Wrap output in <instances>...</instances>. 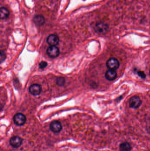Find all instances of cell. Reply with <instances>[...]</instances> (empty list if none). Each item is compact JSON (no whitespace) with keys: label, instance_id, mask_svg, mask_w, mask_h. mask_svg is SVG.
<instances>
[{"label":"cell","instance_id":"8","mask_svg":"<svg viewBox=\"0 0 150 151\" xmlns=\"http://www.w3.org/2000/svg\"><path fill=\"white\" fill-rule=\"evenodd\" d=\"M59 42L60 39L55 35H50L47 39V42L50 46H56V45L59 44Z\"/></svg>","mask_w":150,"mask_h":151},{"label":"cell","instance_id":"12","mask_svg":"<svg viewBox=\"0 0 150 151\" xmlns=\"http://www.w3.org/2000/svg\"><path fill=\"white\" fill-rule=\"evenodd\" d=\"M10 12L9 10L5 7H1L0 9V17L1 19H6L9 17Z\"/></svg>","mask_w":150,"mask_h":151},{"label":"cell","instance_id":"11","mask_svg":"<svg viewBox=\"0 0 150 151\" xmlns=\"http://www.w3.org/2000/svg\"><path fill=\"white\" fill-rule=\"evenodd\" d=\"M117 76V73L115 70H108L105 73V77L109 81H114Z\"/></svg>","mask_w":150,"mask_h":151},{"label":"cell","instance_id":"9","mask_svg":"<svg viewBox=\"0 0 150 151\" xmlns=\"http://www.w3.org/2000/svg\"><path fill=\"white\" fill-rule=\"evenodd\" d=\"M29 92L33 96H38L41 93L42 89L39 84H33L29 87Z\"/></svg>","mask_w":150,"mask_h":151},{"label":"cell","instance_id":"14","mask_svg":"<svg viewBox=\"0 0 150 151\" xmlns=\"http://www.w3.org/2000/svg\"><path fill=\"white\" fill-rule=\"evenodd\" d=\"M66 82V80L65 78L62 76H59L58 77L56 80V84L58 86L60 87H62L64 86Z\"/></svg>","mask_w":150,"mask_h":151},{"label":"cell","instance_id":"5","mask_svg":"<svg viewBox=\"0 0 150 151\" xmlns=\"http://www.w3.org/2000/svg\"><path fill=\"white\" fill-rule=\"evenodd\" d=\"M49 128L51 131L53 133H59L62 129V125L59 121H53L50 123Z\"/></svg>","mask_w":150,"mask_h":151},{"label":"cell","instance_id":"13","mask_svg":"<svg viewBox=\"0 0 150 151\" xmlns=\"http://www.w3.org/2000/svg\"><path fill=\"white\" fill-rule=\"evenodd\" d=\"M132 149L131 145L127 142L122 143L119 146V150L120 151H131Z\"/></svg>","mask_w":150,"mask_h":151},{"label":"cell","instance_id":"7","mask_svg":"<svg viewBox=\"0 0 150 151\" xmlns=\"http://www.w3.org/2000/svg\"><path fill=\"white\" fill-rule=\"evenodd\" d=\"M22 143H23V139L19 137H12L10 139V145L13 148H18L22 145Z\"/></svg>","mask_w":150,"mask_h":151},{"label":"cell","instance_id":"18","mask_svg":"<svg viewBox=\"0 0 150 151\" xmlns=\"http://www.w3.org/2000/svg\"><path fill=\"white\" fill-rule=\"evenodd\" d=\"M149 74H150V71H149Z\"/></svg>","mask_w":150,"mask_h":151},{"label":"cell","instance_id":"15","mask_svg":"<svg viewBox=\"0 0 150 151\" xmlns=\"http://www.w3.org/2000/svg\"><path fill=\"white\" fill-rule=\"evenodd\" d=\"M48 63L46 62L45 61H42L39 64V67L40 69H44V68H45L47 66Z\"/></svg>","mask_w":150,"mask_h":151},{"label":"cell","instance_id":"4","mask_svg":"<svg viewBox=\"0 0 150 151\" xmlns=\"http://www.w3.org/2000/svg\"><path fill=\"white\" fill-rule=\"evenodd\" d=\"M106 65L109 70L115 71L119 69L120 63L118 59L112 58L108 59Z\"/></svg>","mask_w":150,"mask_h":151},{"label":"cell","instance_id":"3","mask_svg":"<svg viewBox=\"0 0 150 151\" xmlns=\"http://www.w3.org/2000/svg\"><path fill=\"white\" fill-rule=\"evenodd\" d=\"M142 104V100L139 97L134 96L130 98L129 101V107L134 109L139 108Z\"/></svg>","mask_w":150,"mask_h":151},{"label":"cell","instance_id":"1","mask_svg":"<svg viewBox=\"0 0 150 151\" xmlns=\"http://www.w3.org/2000/svg\"><path fill=\"white\" fill-rule=\"evenodd\" d=\"M109 27L107 24L102 22H99L95 24L94 30L96 32L101 34H105L108 32Z\"/></svg>","mask_w":150,"mask_h":151},{"label":"cell","instance_id":"16","mask_svg":"<svg viewBox=\"0 0 150 151\" xmlns=\"http://www.w3.org/2000/svg\"><path fill=\"white\" fill-rule=\"evenodd\" d=\"M137 74H138L139 76H140V77L142 78V79H145V78H146V76L145 75V73H144L143 71H138L137 72Z\"/></svg>","mask_w":150,"mask_h":151},{"label":"cell","instance_id":"2","mask_svg":"<svg viewBox=\"0 0 150 151\" xmlns=\"http://www.w3.org/2000/svg\"><path fill=\"white\" fill-rule=\"evenodd\" d=\"M26 121V118L25 115L20 113L16 114L13 117V122L17 126H23L25 124Z\"/></svg>","mask_w":150,"mask_h":151},{"label":"cell","instance_id":"6","mask_svg":"<svg viewBox=\"0 0 150 151\" xmlns=\"http://www.w3.org/2000/svg\"><path fill=\"white\" fill-rule=\"evenodd\" d=\"M47 53L50 57L55 58L60 55V50L56 46H50L47 50Z\"/></svg>","mask_w":150,"mask_h":151},{"label":"cell","instance_id":"10","mask_svg":"<svg viewBox=\"0 0 150 151\" xmlns=\"http://www.w3.org/2000/svg\"><path fill=\"white\" fill-rule=\"evenodd\" d=\"M33 22L36 25L41 26L43 25L45 22V17L41 15H37L34 16Z\"/></svg>","mask_w":150,"mask_h":151},{"label":"cell","instance_id":"17","mask_svg":"<svg viewBox=\"0 0 150 151\" xmlns=\"http://www.w3.org/2000/svg\"><path fill=\"white\" fill-rule=\"evenodd\" d=\"M6 58V55L4 54V52L1 51V61L2 63Z\"/></svg>","mask_w":150,"mask_h":151}]
</instances>
